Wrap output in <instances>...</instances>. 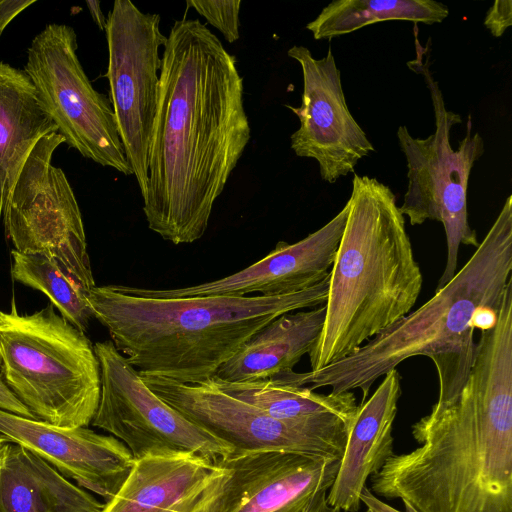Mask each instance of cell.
Listing matches in <instances>:
<instances>
[{
  "instance_id": "1",
  "label": "cell",
  "mask_w": 512,
  "mask_h": 512,
  "mask_svg": "<svg viewBox=\"0 0 512 512\" xmlns=\"http://www.w3.org/2000/svg\"><path fill=\"white\" fill-rule=\"evenodd\" d=\"M161 58L143 212L162 239L190 244L205 234L251 128L236 58L206 24L176 20Z\"/></svg>"
},
{
  "instance_id": "2",
  "label": "cell",
  "mask_w": 512,
  "mask_h": 512,
  "mask_svg": "<svg viewBox=\"0 0 512 512\" xmlns=\"http://www.w3.org/2000/svg\"><path fill=\"white\" fill-rule=\"evenodd\" d=\"M412 435L420 446L371 476L374 495L415 512H512V285L463 387L436 401Z\"/></svg>"
},
{
  "instance_id": "3",
  "label": "cell",
  "mask_w": 512,
  "mask_h": 512,
  "mask_svg": "<svg viewBox=\"0 0 512 512\" xmlns=\"http://www.w3.org/2000/svg\"><path fill=\"white\" fill-rule=\"evenodd\" d=\"M512 196L509 195L473 255L426 303L374 336L351 355L317 370L280 376L311 390L330 387L332 394L359 389L360 403L380 377L403 361L426 356L435 365L437 401L454 397L472 367L477 342L475 316L499 309L512 283Z\"/></svg>"
},
{
  "instance_id": "4",
  "label": "cell",
  "mask_w": 512,
  "mask_h": 512,
  "mask_svg": "<svg viewBox=\"0 0 512 512\" xmlns=\"http://www.w3.org/2000/svg\"><path fill=\"white\" fill-rule=\"evenodd\" d=\"M330 273L318 284L279 296L147 298L117 284L87 294L93 318L141 376L193 384L217 370L257 331L288 312L326 303Z\"/></svg>"
},
{
  "instance_id": "5",
  "label": "cell",
  "mask_w": 512,
  "mask_h": 512,
  "mask_svg": "<svg viewBox=\"0 0 512 512\" xmlns=\"http://www.w3.org/2000/svg\"><path fill=\"white\" fill-rule=\"evenodd\" d=\"M345 228L329 276L311 370L341 360L408 313L423 276L389 186L354 175Z\"/></svg>"
},
{
  "instance_id": "6",
  "label": "cell",
  "mask_w": 512,
  "mask_h": 512,
  "mask_svg": "<svg viewBox=\"0 0 512 512\" xmlns=\"http://www.w3.org/2000/svg\"><path fill=\"white\" fill-rule=\"evenodd\" d=\"M0 378L34 419L52 425L87 427L98 407L94 345L52 303L20 314L13 297L0 311Z\"/></svg>"
},
{
  "instance_id": "7",
  "label": "cell",
  "mask_w": 512,
  "mask_h": 512,
  "mask_svg": "<svg viewBox=\"0 0 512 512\" xmlns=\"http://www.w3.org/2000/svg\"><path fill=\"white\" fill-rule=\"evenodd\" d=\"M415 59L407 66L421 75L430 92L435 117V131L426 138L413 137L406 126H399L397 138L407 164V190L400 212L412 226L427 220L441 222L446 236L447 258L436 289L456 274L461 244L478 247L476 231L468 221L467 190L472 168L485 151L484 140L472 133L468 116L467 129L458 148L453 149L450 134L460 124L459 114L448 110L442 91L430 70L429 55L415 38Z\"/></svg>"
},
{
  "instance_id": "8",
  "label": "cell",
  "mask_w": 512,
  "mask_h": 512,
  "mask_svg": "<svg viewBox=\"0 0 512 512\" xmlns=\"http://www.w3.org/2000/svg\"><path fill=\"white\" fill-rule=\"evenodd\" d=\"M67 24H47L27 49L24 71L65 143L84 158L133 175L109 97L98 92L77 56Z\"/></svg>"
},
{
  "instance_id": "9",
  "label": "cell",
  "mask_w": 512,
  "mask_h": 512,
  "mask_svg": "<svg viewBox=\"0 0 512 512\" xmlns=\"http://www.w3.org/2000/svg\"><path fill=\"white\" fill-rule=\"evenodd\" d=\"M65 143L53 132L28 156L3 213L5 234L20 252L49 256L85 292L95 285L80 207L64 171L52 164Z\"/></svg>"
},
{
  "instance_id": "10",
  "label": "cell",
  "mask_w": 512,
  "mask_h": 512,
  "mask_svg": "<svg viewBox=\"0 0 512 512\" xmlns=\"http://www.w3.org/2000/svg\"><path fill=\"white\" fill-rule=\"evenodd\" d=\"M101 392L91 424L120 440L134 460L150 454L196 453L214 461L234 453L157 396L111 340L97 342Z\"/></svg>"
},
{
  "instance_id": "11",
  "label": "cell",
  "mask_w": 512,
  "mask_h": 512,
  "mask_svg": "<svg viewBox=\"0 0 512 512\" xmlns=\"http://www.w3.org/2000/svg\"><path fill=\"white\" fill-rule=\"evenodd\" d=\"M141 377L157 396L234 452L276 450L335 460L344 454L352 419L288 424L228 394L213 377L193 384Z\"/></svg>"
},
{
  "instance_id": "12",
  "label": "cell",
  "mask_w": 512,
  "mask_h": 512,
  "mask_svg": "<svg viewBox=\"0 0 512 512\" xmlns=\"http://www.w3.org/2000/svg\"><path fill=\"white\" fill-rule=\"evenodd\" d=\"M160 21L159 14L144 13L129 0H116L104 31L109 99L141 195L146 189L148 150L158 103L159 50L167 41Z\"/></svg>"
},
{
  "instance_id": "13",
  "label": "cell",
  "mask_w": 512,
  "mask_h": 512,
  "mask_svg": "<svg viewBox=\"0 0 512 512\" xmlns=\"http://www.w3.org/2000/svg\"><path fill=\"white\" fill-rule=\"evenodd\" d=\"M287 55L303 75L301 105H285L300 121L290 137L291 149L298 157L314 159L322 180L335 183L375 148L348 109L332 49L316 59L307 47L294 45Z\"/></svg>"
},
{
  "instance_id": "14",
  "label": "cell",
  "mask_w": 512,
  "mask_h": 512,
  "mask_svg": "<svg viewBox=\"0 0 512 512\" xmlns=\"http://www.w3.org/2000/svg\"><path fill=\"white\" fill-rule=\"evenodd\" d=\"M349 203L328 223L295 243L280 241L264 258L213 281L170 289L117 285L124 292L147 298H185L209 295L279 296L321 282L331 270L345 228Z\"/></svg>"
},
{
  "instance_id": "15",
  "label": "cell",
  "mask_w": 512,
  "mask_h": 512,
  "mask_svg": "<svg viewBox=\"0 0 512 512\" xmlns=\"http://www.w3.org/2000/svg\"><path fill=\"white\" fill-rule=\"evenodd\" d=\"M211 512H302L332 486L340 460L286 451L234 452Z\"/></svg>"
},
{
  "instance_id": "16",
  "label": "cell",
  "mask_w": 512,
  "mask_h": 512,
  "mask_svg": "<svg viewBox=\"0 0 512 512\" xmlns=\"http://www.w3.org/2000/svg\"><path fill=\"white\" fill-rule=\"evenodd\" d=\"M0 435L106 501L116 494L134 463L124 443L87 427H61L0 410Z\"/></svg>"
},
{
  "instance_id": "17",
  "label": "cell",
  "mask_w": 512,
  "mask_h": 512,
  "mask_svg": "<svg viewBox=\"0 0 512 512\" xmlns=\"http://www.w3.org/2000/svg\"><path fill=\"white\" fill-rule=\"evenodd\" d=\"M228 474L222 460L196 453L150 454L100 512H211Z\"/></svg>"
},
{
  "instance_id": "18",
  "label": "cell",
  "mask_w": 512,
  "mask_h": 512,
  "mask_svg": "<svg viewBox=\"0 0 512 512\" xmlns=\"http://www.w3.org/2000/svg\"><path fill=\"white\" fill-rule=\"evenodd\" d=\"M375 392L357 405L344 454L327 502L341 511L358 512L369 477L393 455V423L401 396L397 369L386 373Z\"/></svg>"
},
{
  "instance_id": "19",
  "label": "cell",
  "mask_w": 512,
  "mask_h": 512,
  "mask_svg": "<svg viewBox=\"0 0 512 512\" xmlns=\"http://www.w3.org/2000/svg\"><path fill=\"white\" fill-rule=\"evenodd\" d=\"M325 305L280 315L251 336L216 372L224 382L265 380L294 371L314 346Z\"/></svg>"
},
{
  "instance_id": "20",
  "label": "cell",
  "mask_w": 512,
  "mask_h": 512,
  "mask_svg": "<svg viewBox=\"0 0 512 512\" xmlns=\"http://www.w3.org/2000/svg\"><path fill=\"white\" fill-rule=\"evenodd\" d=\"M103 505L25 447L0 445V512H100Z\"/></svg>"
},
{
  "instance_id": "21",
  "label": "cell",
  "mask_w": 512,
  "mask_h": 512,
  "mask_svg": "<svg viewBox=\"0 0 512 512\" xmlns=\"http://www.w3.org/2000/svg\"><path fill=\"white\" fill-rule=\"evenodd\" d=\"M58 132L24 70L0 61V220L28 156Z\"/></svg>"
},
{
  "instance_id": "22",
  "label": "cell",
  "mask_w": 512,
  "mask_h": 512,
  "mask_svg": "<svg viewBox=\"0 0 512 512\" xmlns=\"http://www.w3.org/2000/svg\"><path fill=\"white\" fill-rule=\"evenodd\" d=\"M213 378L228 394L288 424L312 425L338 419L350 420L358 405L352 391L320 394L309 387L296 386L278 378L247 382H224Z\"/></svg>"
},
{
  "instance_id": "23",
  "label": "cell",
  "mask_w": 512,
  "mask_h": 512,
  "mask_svg": "<svg viewBox=\"0 0 512 512\" xmlns=\"http://www.w3.org/2000/svg\"><path fill=\"white\" fill-rule=\"evenodd\" d=\"M448 7L435 0H335L306 25L314 39H332L388 20L441 23Z\"/></svg>"
},
{
  "instance_id": "24",
  "label": "cell",
  "mask_w": 512,
  "mask_h": 512,
  "mask_svg": "<svg viewBox=\"0 0 512 512\" xmlns=\"http://www.w3.org/2000/svg\"><path fill=\"white\" fill-rule=\"evenodd\" d=\"M12 278L44 293L70 324L86 332L93 318L87 292L74 284L46 254L12 250Z\"/></svg>"
},
{
  "instance_id": "25",
  "label": "cell",
  "mask_w": 512,
  "mask_h": 512,
  "mask_svg": "<svg viewBox=\"0 0 512 512\" xmlns=\"http://www.w3.org/2000/svg\"><path fill=\"white\" fill-rule=\"evenodd\" d=\"M186 4L221 32L229 43L239 39L240 0H187Z\"/></svg>"
},
{
  "instance_id": "26",
  "label": "cell",
  "mask_w": 512,
  "mask_h": 512,
  "mask_svg": "<svg viewBox=\"0 0 512 512\" xmlns=\"http://www.w3.org/2000/svg\"><path fill=\"white\" fill-rule=\"evenodd\" d=\"M512 25V1L497 0L487 11L484 26L494 37H500Z\"/></svg>"
},
{
  "instance_id": "27",
  "label": "cell",
  "mask_w": 512,
  "mask_h": 512,
  "mask_svg": "<svg viewBox=\"0 0 512 512\" xmlns=\"http://www.w3.org/2000/svg\"><path fill=\"white\" fill-rule=\"evenodd\" d=\"M35 0H5L0 1V36L8 24L23 10L34 4Z\"/></svg>"
},
{
  "instance_id": "28",
  "label": "cell",
  "mask_w": 512,
  "mask_h": 512,
  "mask_svg": "<svg viewBox=\"0 0 512 512\" xmlns=\"http://www.w3.org/2000/svg\"><path fill=\"white\" fill-rule=\"evenodd\" d=\"M0 410L32 418L30 411L12 394L0 378Z\"/></svg>"
},
{
  "instance_id": "29",
  "label": "cell",
  "mask_w": 512,
  "mask_h": 512,
  "mask_svg": "<svg viewBox=\"0 0 512 512\" xmlns=\"http://www.w3.org/2000/svg\"><path fill=\"white\" fill-rule=\"evenodd\" d=\"M360 500L365 506L367 510L370 512H415L408 506H404L405 510H398L391 505L385 503L381 499H379L376 495H374L370 489L365 487L360 495Z\"/></svg>"
},
{
  "instance_id": "30",
  "label": "cell",
  "mask_w": 512,
  "mask_h": 512,
  "mask_svg": "<svg viewBox=\"0 0 512 512\" xmlns=\"http://www.w3.org/2000/svg\"><path fill=\"white\" fill-rule=\"evenodd\" d=\"M327 491L322 490L317 492L309 501L302 512H341L339 508L333 507L327 502ZM370 512V511H366Z\"/></svg>"
},
{
  "instance_id": "31",
  "label": "cell",
  "mask_w": 512,
  "mask_h": 512,
  "mask_svg": "<svg viewBox=\"0 0 512 512\" xmlns=\"http://www.w3.org/2000/svg\"><path fill=\"white\" fill-rule=\"evenodd\" d=\"M90 15L101 31H105L107 18L104 16L99 1H86Z\"/></svg>"
},
{
  "instance_id": "32",
  "label": "cell",
  "mask_w": 512,
  "mask_h": 512,
  "mask_svg": "<svg viewBox=\"0 0 512 512\" xmlns=\"http://www.w3.org/2000/svg\"><path fill=\"white\" fill-rule=\"evenodd\" d=\"M7 442L4 437L0 435V445Z\"/></svg>"
}]
</instances>
